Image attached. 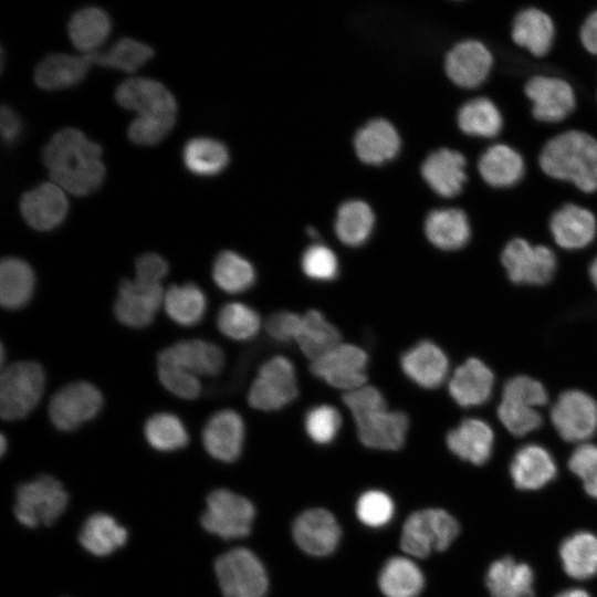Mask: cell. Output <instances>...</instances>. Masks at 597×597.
Wrapping results in <instances>:
<instances>
[{
	"label": "cell",
	"mask_w": 597,
	"mask_h": 597,
	"mask_svg": "<svg viewBox=\"0 0 597 597\" xmlns=\"http://www.w3.org/2000/svg\"><path fill=\"white\" fill-rule=\"evenodd\" d=\"M102 147L80 129L56 132L42 151V161L52 182L74 196H86L103 184L106 168Z\"/></svg>",
	"instance_id": "6da1fadb"
},
{
	"label": "cell",
	"mask_w": 597,
	"mask_h": 597,
	"mask_svg": "<svg viewBox=\"0 0 597 597\" xmlns=\"http://www.w3.org/2000/svg\"><path fill=\"white\" fill-rule=\"evenodd\" d=\"M538 161L549 177L573 182L584 192L597 190V139L585 132L556 135L544 145Z\"/></svg>",
	"instance_id": "7a4b0ae2"
},
{
	"label": "cell",
	"mask_w": 597,
	"mask_h": 597,
	"mask_svg": "<svg viewBox=\"0 0 597 597\" xmlns=\"http://www.w3.org/2000/svg\"><path fill=\"white\" fill-rule=\"evenodd\" d=\"M499 261L507 281L517 287H545L559 269L558 258L549 247L520 237L505 243Z\"/></svg>",
	"instance_id": "3957f363"
},
{
	"label": "cell",
	"mask_w": 597,
	"mask_h": 597,
	"mask_svg": "<svg viewBox=\"0 0 597 597\" xmlns=\"http://www.w3.org/2000/svg\"><path fill=\"white\" fill-rule=\"evenodd\" d=\"M460 532L458 521L441 509L413 512L402 526L401 549L413 557L425 558L432 552L447 549Z\"/></svg>",
	"instance_id": "277c9868"
},
{
	"label": "cell",
	"mask_w": 597,
	"mask_h": 597,
	"mask_svg": "<svg viewBox=\"0 0 597 597\" xmlns=\"http://www.w3.org/2000/svg\"><path fill=\"white\" fill-rule=\"evenodd\" d=\"M45 374L36 362H17L0 377V415L14 421L25 418L42 398Z\"/></svg>",
	"instance_id": "5b68a950"
},
{
	"label": "cell",
	"mask_w": 597,
	"mask_h": 597,
	"mask_svg": "<svg viewBox=\"0 0 597 597\" xmlns=\"http://www.w3.org/2000/svg\"><path fill=\"white\" fill-rule=\"evenodd\" d=\"M69 494L53 476L40 475L21 484L15 494L14 515L27 527L52 525L65 511Z\"/></svg>",
	"instance_id": "8992f818"
},
{
	"label": "cell",
	"mask_w": 597,
	"mask_h": 597,
	"mask_svg": "<svg viewBox=\"0 0 597 597\" xmlns=\"http://www.w3.org/2000/svg\"><path fill=\"white\" fill-rule=\"evenodd\" d=\"M549 421L563 441L588 442L597 434V399L579 388L565 389L549 408Z\"/></svg>",
	"instance_id": "52a82bcc"
},
{
	"label": "cell",
	"mask_w": 597,
	"mask_h": 597,
	"mask_svg": "<svg viewBox=\"0 0 597 597\" xmlns=\"http://www.w3.org/2000/svg\"><path fill=\"white\" fill-rule=\"evenodd\" d=\"M214 572L224 597H265L268 575L259 557L250 549L237 547L220 555Z\"/></svg>",
	"instance_id": "ba28073f"
},
{
	"label": "cell",
	"mask_w": 597,
	"mask_h": 597,
	"mask_svg": "<svg viewBox=\"0 0 597 597\" xmlns=\"http://www.w3.org/2000/svg\"><path fill=\"white\" fill-rule=\"evenodd\" d=\"M254 516V506L248 499L217 489L208 495L200 522L207 532L232 540L249 535Z\"/></svg>",
	"instance_id": "9c48e42d"
},
{
	"label": "cell",
	"mask_w": 597,
	"mask_h": 597,
	"mask_svg": "<svg viewBox=\"0 0 597 597\" xmlns=\"http://www.w3.org/2000/svg\"><path fill=\"white\" fill-rule=\"evenodd\" d=\"M298 395L293 363L284 356H273L261 365L252 383L248 401L262 411L279 410Z\"/></svg>",
	"instance_id": "30bf717a"
},
{
	"label": "cell",
	"mask_w": 597,
	"mask_h": 597,
	"mask_svg": "<svg viewBox=\"0 0 597 597\" xmlns=\"http://www.w3.org/2000/svg\"><path fill=\"white\" fill-rule=\"evenodd\" d=\"M103 396L88 381L77 380L60 388L49 404V418L60 431H72L97 416Z\"/></svg>",
	"instance_id": "8fae6325"
},
{
	"label": "cell",
	"mask_w": 597,
	"mask_h": 597,
	"mask_svg": "<svg viewBox=\"0 0 597 597\" xmlns=\"http://www.w3.org/2000/svg\"><path fill=\"white\" fill-rule=\"evenodd\" d=\"M368 356L353 344H339L311 364V371L329 386L346 391L365 385Z\"/></svg>",
	"instance_id": "7c38bea8"
},
{
	"label": "cell",
	"mask_w": 597,
	"mask_h": 597,
	"mask_svg": "<svg viewBox=\"0 0 597 597\" xmlns=\"http://www.w3.org/2000/svg\"><path fill=\"white\" fill-rule=\"evenodd\" d=\"M161 284L124 279L118 285L114 314L125 326L144 328L151 324L164 302Z\"/></svg>",
	"instance_id": "4fadbf2b"
},
{
	"label": "cell",
	"mask_w": 597,
	"mask_h": 597,
	"mask_svg": "<svg viewBox=\"0 0 597 597\" xmlns=\"http://www.w3.org/2000/svg\"><path fill=\"white\" fill-rule=\"evenodd\" d=\"M495 384L493 368L482 358L471 356L453 370L448 380V392L459 407H481L492 399Z\"/></svg>",
	"instance_id": "5bb4252c"
},
{
	"label": "cell",
	"mask_w": 597,
	"mask_h": 597,
	"mask_svg": "<svg viewBox=\"0 0 597 597\" xmlns=\"http://www.w3.org/2000/svg\"><path fill=\"white\" fill-rule=\"evenodd\" d=\"M359 441L371 449L399 450L409 427L408 416L399 410L378 407L353 417Z\"/></svg>",
	"instance_id": "9a60e30c"
},
{
	"label": "cell",
	"mask_w": 597,
	"mask_h": 597,
	"mask_svg": "<svg viewBox=\"0 0 597 597\" xmlns=\"http://www.w3.org/2000/svg\"><path fill=\"white\" fill-rule=\"evenodd\" d=\"M524 91L533 103V116L541 122L563 121L575 107L573 87L559 77L534 75L526 82Z\"/></svg>",
	"instance_id": "2e32d148"
},
{
	"label": "cell",
	"mask_w": 597,
	"mask_h": 597,
	"mask_svg": "<svg viewBox=\"0 0 597 597\" xmlns=\"http://www.w3.org/2000/svg\"><path fill=\"white\" fill-rule=\"evenodd\" d=\"M292 534L297 546L305 553L327 556L339 543L341 527L331 512L311 509L295 519Z\"/></svg>",
	"instance_id": "e0dca14e"
},
{
	"label": "cell",
	"mask_w": 597,
	"mask_h": 597,
	"mask_svg": "<svg viewBox=\"0 0 597 597\" xmlns=\"http://www.w3.org/2000/svg\"><path fill=\"white\" fill-rule=\"evenodd\" d=\"M116 102L138 115H176L174 95L160 82L153 78L132 77L122 82L115 91Z\"/></svg>",
	"instance_id": "ac0fdd59"
},
{
	"label": "cell",
	"mask_w": 597,
	"mask_h": 597,
	"mask_svg": "<svg viewBox=\"0 0 597 597\" xmlns=\"http://www.w3.org/2000/svg\"><path fill=\"white\" fill-rule=\"evenodd\" d=\"M20 211L31 228L49 231L63 222L69 212V202L61 187L44 182L21 197Z\"/></svg>",
	"instance_id": "d6986e66"
},
{
	"label": "cell",
	"mask_w": 597,
	"mask_h": 597,
	"mask_svg": "<svg viewBox=\"0 0 597 597\" xmlns=\"http://www.w3.org/2000/svg\"><path fill=\"white\" fill-rule=\"evenodd\" d=\"M244 422L232 409H222L210 416L202 430L206 451L222 462L235 461L242 451Z\"/></svg>",
	"instance_id": "ffe728a7"
},
{
	"label": "cell",
	"mask_w": 597,
	"mask_h": 597,
	"mask_svg": "<svg viewBox=\"0 0 597 597\" xmlns=\"http://www.w3.org/2000/svg\"><path fill=\"white\" fill-rule=\"evenodd\" d=\"M446 443L459 459L474 465H482L493 453L495 432L492 426L482 418H464L447 433Z\"/></svg>",
	"instance_id": "44dd1931"
},
{
	"label": "cell",
	"mask_w": 597,
	"mask_h": 597,
	"mask_svg": "<svg viewBox=\"0 0 597 597\" xmlns=\"http://www.w3.org/2000/svg\"><path fill=\"white\" fill-rule=\"evenodd\" d=\"M514 485L523 491H534L551 483L557 474L556 461L548 449L540 443L520 447L510 462Z\"/></svg>",
	"instance_id": "7402d4cb"
},
{
	"label": "cell",
	"mask_w": 597,
	"mask_h": 597,
	"mask_svg": "<svg viewBox=\"0 0 597 597\" xmlns=\"http://www.w3.org/2000/svg\"><path fill=\"white\" fill-rule=\"evenodd\" d=\"M405 375L426 389L440 387L449 374L450 362L444 350L431 341H421L400 358Z\"/></svg>",
	"instance_id": "603a6c76"
},
{
	"label": "cell",
	"mask_w": 597,
	"mask_h": 597,
	"mask_svg": "<svg viewBox=\"0 0 597 597\" xmlns=\"http://www.w3.org/2000/svg\"><path fill=\"white\" fill-rule=\"evenodd\" d=\"M492 63V54L482 42L465 40L448 52L444 67L453 83L470 88L480 85L486 78Z\"/></svg>",
	"instance_id": "cb8c5ba5"
},
{
	"label": "cell",
	"mask_w": 597,
	"mask_h": 597,
	"mask_svg": "<svg viewBox=\"0 0 597 597\" xmlns=\"http://www.w3.org/2000/svg\"><path fill=\"white\" fill-rule=\"evenodd\" d=\"M549 232L559 248L567 251L582 250L594 241L597 220L590 210L566 203L552 214Z\"/></svg>",
	"instance_id": "d4e9b609"
},
{
	"label": "cell",
	"mask_w": 597,
	"mask_h": 597,
	"mask_svg": "<svg viewBox=\"0 0 597 597\" xmlns=\"http://www.w3.org/2000/svg\"><path fill=\"white\" fill-rule=\"evenodd\" d=\"M465 157L453 149L441 148L431 153L421 166V175L438 195L457 196L467 181Z\"/></svg>",
	"instance_id": "484cf974"
},
{
	"label": "cell",
	"mask_w": 597,
	"mask_h": 597,
	"mask_svg": "<svg viewBox=\"0 0 597 597\" xmlns=\"http://www.w3.org/2000/svg\"><path fill=\"white\" fill-rule=\"evenodd\" d=\"M195 376H216L224 365L222 349L202 339L177 342L158 353Z\"/></svg>",
	"instance_id": "4316f807"
},
{
	"label": "cell",
	"mask_w": 597,
	"mask_h": 597,
	"mask_svg": "<svg viewBox=\"0 0 597 597\" xmlns=\"http://www.w3.org/2000/svg\"><path fill=\"white\" fill-rule=\"evenodd\" d=\"M485 582L491 597H534L532 568L509 556L490 565Z\"/></svg>",
	"instance_id": "83f0119b"
},
{
	"label": "cell",
	"mask_w": 597,
	"mask_h": 597,
	"mask_svg": "<svg viewBox=\"0 0 597 597\" xmlns=\"http://www.w3.org/2000/svg\"><path fill=\"white\" fill-rule=\"evenodd\" d=\"M425 233L436 248L455 251L468 244L471 228L464 211L458 208L437 209L427 216Z\"/></svg>",
	"instance_id": "f1b7e54d"
},
{
	"label": "cell",
	"mask_w": 597,
	"mask_h": 597,
	"mask_svg": "<svg viewBox=\"0 0 597 597\" xmlns=\"http://www.w3.org/2000/svg\"><path fill=\"white\" fill-rule=\"evenodd\" d=\"M90 65L84 55L49 54L35 66L34 82L46 91L67 88L85 77Z\"/></svg>",
	"instance_id": "f546056e"
},
{
	"label": "cell",
	"mask_w": 597,
	"mask_h": 597,
	"mask_svg": "<svg viewBox=\"0 0 597 597\" xmlns=\"http://www.w3.org/2000/svg\"><path fill=\"white\" fill-rule=\"evenodd\" d=\"M354 145L362 161L378 165L396 156L400 147V139L389 122L377 118L357 132Z\"/></svg>",
	"instance_id": "4dcf8cb0"
},
{
	"label": "cell",
	"mask_w": 597,
	"mask_h": 597,
	"mask_svg": "<svg viewBox=\"0 0 597 597\" xmlns=\"http://www.w3.org/2000/svg\"><path fill=\"white\" fill-rule=\"evenodd\" d=\"M35 275L31 265L17 256L3 258L0 263V303L6 310L25 306L34 292Z\"/></svg>",
	"instance_id": "1f68e13d"
},
{
	"label": "cell",
	"mask_w": 597,
	"mask_h": 597,
	"mask_svg": "<svg viewBox=\"0 0 597 597\" xmlns=\"http://www.w3.org/2000/svg\"><path fill=\"white\" fill-rule=\"evenodd\" d=\"M553 38L554 23L551 17L541 9L526 8L515 15L512 39L535 56H542L548 52Z\"/></svg>",
	"instance_id": "d6a6232c"
},
{
	"label": "cell",
	"mask_w": 597,
	"mask_h": 597,
	"mask_svg": "<svg viewBox=\"0 0 597 597\" xmlns=\"http://www.w3.org/2000/svg\"><path fill=\"white\" fill-rule=\"evenodd\" d=\"M478 169L482 179L493 187L515 185L524 174L520 153L505 144L490 146L480 157Z\"/></svg>",
	"instance_id": "836d02e7"
},
{
	"label": "cell",
	"mask_w": 597,
	"mask_h": 597,
	"mask_svg": "<svg viewBox=\"0 0 597 597\" xmlns=\"http://www.w3.org/2000/svg\"><path fill=\"white\" fill-rule=\"evenodd\" d=\"M125 527L106 513H95L83 524L78 541L81 545L95 556H107L121 548L127 541Z\"/></svg>",
	"instance_id": "e575fe53"
},
{
	"label": "cell",
	"mask_w": 597,
	"mask_h": 597,
	"mask_svg": "<svg viewBox=\"0 0 597 597\" xmlns=\"http://www.w3.org/2000/svg\"><path fill=\"white\" fill-rule=\"evenodd\" d=\"M559 558L572 578H591L597 574V536L587 531L572 534L561 544Z\"/></svg>",
	"instance_id": "d590c367"
},
{
	"label": "cell",
	"mask_w": 597,
	"mask_h": 597,
	"mask_svg": "<svg viewBox=\"0 0 597 597\" xmlns=\"http://www.w3.org/2000/svg\"><path fill=\"white\" fill-rule=\"evenodd\" d=\"M378 585L386 597H418L423 589L425 577L410 558L395 556L381 568Z\"/></svg>",
	"instance_id": "8d00e7d4"
},
{
	"label": "cell",
	"mask_w": 597,
	"mask_h": 597,
	"mask_svg": "<svg viewBox=\"0 0 597 597\" xmlns=\"http://www.w3.org/2000/svg\"><path fill=\"white\" fill-rule=\"evenodd\" d=\"M163 305L170 320L180 326L190 327L203 318L207 300L197 284L187 282L169 286L165 292Z\"/></svg>",
	"instance_id": "74e56055"
},
{
	"label": "cell",
	"mask_w": 597,
	"mask_h": 597,
	"mask_svg": "<svg viewBox=\"0 0 597 597\" xmlns=\"http://www.w3.org/2000/svg\"><path fill=\"white\" fill-rule=\"evenodd\" d=\"M111 28L106 11L97 7H86L71 17L67 33L73 45L87 54L106 40Z\"/></svg>",
	"instance_id": "f35d334b"
},
{
	"label": "cell",
	"mask_w": 597,
	"mask_h": 597,
	"mask_svg": "<svg viewBox=\"0 0 597 597\" xmlns=\"http://www.w3.org/2000/svg\"><path fill=\"white\" fill-rule=\"evenodd\" d=\"M341 333L321 312L310 310L302 316L296 338L303 354L312 362L341 344Z\"/></svg>",
	"instance_id": "ab89813d"
},
{
	"label": "cell",
	"mask_w": 597,
	"mask_h": 597,
	"mask_svg": "<svg viewBox=\"0 0 597 597\" xmlns=\"http://www.w3.org/2000/svg\"><path fill=\"white\" fill-rule=\"evenodd\" d=\"M185 167L193 175L210 177L221 172L229 163L227 147L210 137H193L182 149Z\"/></svg>",
	"instance_id": "60d3db41"
},
{
	"label": "cell",
	"mask_w": 597,
	"mask_h": 597,
	"mask_svg": "<svg viewBox=\"0 0 597 597\" xmlns=\"http://www.w3.org/2000/svg\"><path fill=\"white\" fill-rule=\"evenodd\" d=\"M154 50L147 44L132 38H122L105 52L84 54L90 64H97L125 72H134L142 67L151 56Z\"/></svg>",
	"instance_id": "b9f144b4"
},
{
	"label": "cell",
	"mask_w": 597,
	"mask_h": 597,
	"mask_svg": "<svg viewBox=\"0 0 597 597\" xmlns=\"http://www.w3.org/2000/svg\"><path fill=\"white\" fill-rule=\"evenodd\" d=\"M212 279L226 293L235 294L250 289L255 282L253 265L237 252H220L212 265Z\"/></svg>",
	"instance_id": "7bdbcfd3"
},
{
	"label": "cell",
	"mask_w": 597,
	"mask_h": 597,
	"mask_svg": "<svg viewBox=\"0 0 597 597\" xmlns=\"http://www.w3.org/2000/svg\"><path fill=\"white\" fill-rule=\"evenodd\" d=\"M374 222V212L366 202L347 201L338 209L335 232L344 244L359 247L369 238Z\"/></svg>",
	"instance_id": "ee69618b"
},
{
	"label": "cell",
	"mask_w": 597,
	"mask_h": 597,
	"mask_svg": "<svg viewBox=\"0 0 597 597\" xmlns=\"http://www.w3.org/2000/svg\"><path fill=\"white\" fill-rule=\"evenodd\" d=\"M457 119L463 133L482 137H494L503 124L500 111L486 97H476L463 104Z\"/></svg>",
	"instance_id": "f6af8a7d"
},
{
	"label": "cell",
	"mask_w": 597,
	"mask_h": 597,
	"mask_svg": "<svg viewBox=\"0 0 597 597\" xmlns=\"http://www.w3.org/2000/svg\"><path fill=\"white\" fill-rule=\"evenodd\" d=\"M144 436L153 449L163 452L182 449L189 442L184 422L170 412L151 415L145 422Z\"/></svg>",
	"instance_id": "bcb514c9"
},
{
	"label": "cell",
	"mask_w": 597,
	"mask_h": 597,
	"mask_svg": "<svg viewBox=\"0 0 597 597\" xmlns=\"http://www.w3.org/2000/svg\"><path fill=\"white\" fill-rule=\"evenodd\" d=\"M217 325L219 331L231 339L249 341L258 334L261 318L249 305L231 302L220 308Z\"/></svg>",
	"instance_id": "7dc6e473"
},
{
	"label": "cell",
	"mask_w": 597,
	"mask_h": 597,
	"mask_svg": "<svg viewBox=\"0 0 597 597\" xmlns=\"http://www.w3.org/2000/svg\"><path fill=\"white\" fill-rule=\"evenodd\" d=\"M503 380L500 391L502 400L536 409L549 402L551 394L545 384L528 374H515Z\"/></svg>",
	"instance_id": "c3c4849f"
},
{
	"label": "cell",
	"mask_w": 597,
	"mask_h": 597,
	"mask_svg": "<svg viewBox=\"0 0 597 597\" xmlns=\"http://www.w3.org/2000/svg\"><path fill=\"white\" fill-rule=\"evenodd\" d=\"M494 412L505 430L517 438L538 430L544 422L543 415L538 409L507 400L500 399Z\"/></svg>",
	"instance_id": "681fc988"
},
{
	"label": "cell",
	"mask_w": 597,
	"mask_h": 597,
	"mask_svg": "<svg viewBox=\"0 0 597 597\" xmlns=\"http://www.w3.org/2000/svg\"><path fill=\"white\" fill-rule=\"evenodd\" d=\"M157 374L160 384L172 395L192 400L200 396L199 378L171 360L157 355Z\"/></svg>",
	"instance_id": "f907efd6"
},
{
	"label": "cell",
	"mask_w": 597,
	"mask_h": 597,
	"mask_svg": "<svg viewBox=\"0 0 597 597\" xmlns=\"http://www.w3.org/2000/svg\"><path fill=\"white\" fill-rule=\"evenodd\" d=\"M342 425L339 411L329 405L311 408L305 415L304 427L312 441L318 444L331 443Z\"/></svg>",
	"instance_id": "816d5d0a"
},
{
	"label": "cell",
	"mask_w": 597,
	"mask_h": 597,
	"mask_svg": "<svg viewBox=\"0 0 597 597\" xmlns=\"http://www.w3.org/2000/svg\"><path fill=\"white\" fill-rule=\"evenodd\" d=\"M176 123V115H138L129 124V139L142 146H151L161 142Z\"/></svg>",
	"instance_id": "f5cc1de1"
},
{
	"label": "cell",
	"mask_w": 597,
	"mask_h": 597,
	"mask_svg": "<svg viewBox=\"0 0 597 597\" xmlns=\"http://www.w3.org/2000/svg\"><path fill=\"white\" fill-rule=\"evenodd\" d=\"M394 502L390 496L378 490L363 493L356 503L359 521L370 527H381L390 522L394 515Z\"/></svg>",
	"instance_id": "db71d44e"
},
{
	"label": "cell",
	"mask_w": 597,
	"mask_h": 597,
	"mask_svg": "<svg viewBox=\"0 0 597 597\" xmlns=\"http://www.w3.org/2000/svg\"><path fill=\"white\" fill-rule=\"evenodd\" d=\"M568 469L580 479L586 493L597 499V444H578L568 458Z\"/></svg>",
	"instance_id": "11a10c76"
},
{
	"label": "cell",
	"mask_w": 597,
	"mask_h": 597,
	"mask_svg": "<svg viewBox=\"0 0 597 597\" xmlns=\"http://www.w3.org/2000/svg\"><path fill=\"white\" fill-rule=\"evenodd\" d=\"M304 274L314 281H333L338 274V261L335 253L323 244L308 247L302 256Z\"/></svg>",
	"instance_id": "9f6ffc18"
},
{
	"label": "cell",
	"mask_w": 597,
	"mask_h": 597,
	"mask_svg": "<svg viewBox=\"0 0 597 597\" xmlns=\"http://www.w3.org/2000/svg\"><path fill=\"white\" fill-rule=\"evenodd\" d=\"M301 323V315L289 311H279L266 320L265 329L272 339L289 343L296 341Z\"/></svg>",
	"instance_id": "6f0895ef"
},
{
	"label": "cell",
	"mask_w": 597,
	"mask_h": 597,
	"mask_svg": "<svg viewBox=\"0 0 597 597\" xmlns=\"http://www.w3.org/2000/svg\"><path fill=\"white\" fill-rule=\"evenodd\" d=\"M135 270V280L150 284H161V280L167 275L169 266L161 255L150 252L136 259Z\"/></svg>",
	"instance_id": "680465c9"
},
{
	"label": "cell",
	"mask_w": 597,
	"mask_h": 597,
	"mask_svg": "<svg viewBox=\"0 0 597 597\" xmlns=\"http://www.w3.org/2000/svg\"><path fill=\"white\" fill-rule=\"evenodd\" d=\"M0 126L2 140L8 145L17 142L22 132V122L19 115L7 105L1 106Z\"/></svg>",
	"instance_id": "91938a15"
},
{
	"label": "cell",
	"mask_w": 597,
	"mask_h": 597,
	"mask_svg": "<svg viewBox=\"0 0 597 597\" xmlns=\"http://www.w3.org/2000/svg\"><path fill=\"white\" fill-rule=\"evenodd\" d=\"M579 38L587 51L597 54V10L585 19L580 27Z\"/></svg>",
	"instance_id": "94428289"
},
{
	"label": "cell",
	"mask_w": 597,
	"mask_h": 597,
	"mask_svg": "<svg viewBox=\"0 0 597 597\" xmlns=\"http://www.w3.org/2000/svg\"><path fill=\"white\" fill-rule=\"evenodd\" d=\"M587 275L593 289L597 293V255L587 265Z\"/></svg>",
	"instance_id": "6125c7cd"
},
{
	"label": "cell",
	"mask_w": 597,
	"mask_h": 597,
	"mask_svg": "<svg viewBox=\"0 0 597 597\" xmlns=\"http://www.w3.org/2000/svg\"><path fill=\"white\" fill-rule=\"evenodd\" d=\"M556 597H591L587 591L579 588H572L559 593Z\"/></svg>",
	"instance_id": "be15d7a7"
},
{
	"label": "cell",
	"mask_w": 597,
	"mask_h": 597,
	"mask_svg": "<svg viewBox=\"0 0 597 597\" xmlns=\"http://www.w3.org/2000/svg\"><path fill=\"white\" fill-rule=\"evenodd\" d=\"M1 454H3L6 452V448H7V440H6V437L3 434H1Z\"/></svg>",
	"instance_id": "e7e4bbea"
}]
</instances>
